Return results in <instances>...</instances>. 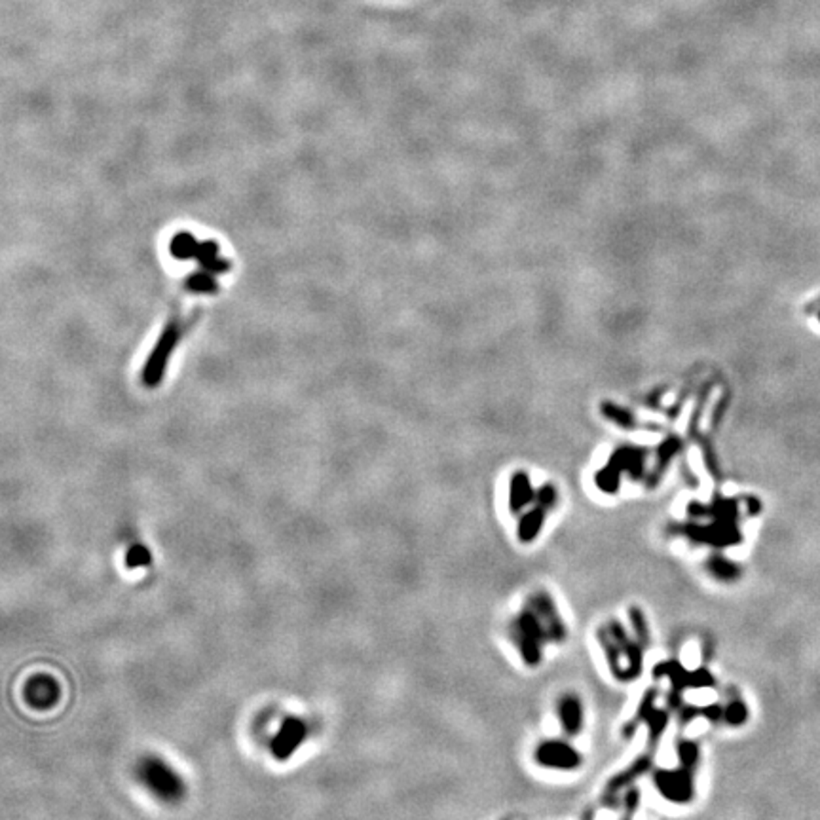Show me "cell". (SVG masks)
I'll use <instances>...</instances> for the list:
<instances>
[{
	"instance_id": "1",
	"label": "cell",
	"mask_w": 820,
	"mask_h": 820,
	"mask_svg": "<svg viewBox=\"0 0 820 820\" xmlns=\"http://www.w3.org/2000/svg\"><path fill=\"white\" fill-rule=\"evenodd\" d=\"M137 779L150 794L167 803H177L184 798L187 784L181 775L160 756H143L137 764Z\"/></svg>"
},
{
	"instance_id": "2",
	"label": "cell",
	"mask_w": 820,
	"mask_h": 820,
	"mask_svg": "<svg viewBox=\"0 0 820 820\" xmlns=\"http://www.w3.org/2000/svg\"><path fill=\"white\" fill-rule=\"evenodd\" d=\"M184 329H187V323L182 320H171L166 325L160 340L156 342V348L152 349L150 357L146 359L145 369H143V384H145L146 388H156L161 382L167 359L173 354L177 342L181 340Z\"/></svg>"
},
{
	"instance_id": "3",
	"label": "cell",
	"mask_w": 820,
	"mask_h": 820,
	"mask_svg": "<svg viewBox=\"0 0 820 820\" xmlns=\"http://www.w3.org/2000/svg\"><path fill=\"white\" fill-rule=\"evenodd\" d=\"M308 733H310V727L302 718H285L279 725L278 733L270 741L271 756L278 762H287L289 758H292L294 752L299 750L302 743L308 739Z\"/></svg>"
},
{
	"instance_id": "4",
	"label": "cell",
	"mask_w": 820,
	"mask_h": 820,
	"mask_svg": "<svg viewBox=\"0 0 820 820\" xmlns=\"http://www.w3.org/2000/svg\"><path fill=\"white\" fill-rule=\"evenodd\" d=\"M59 684L52 676H35L31 678L25 688V699L35 709H52L59 701Z\"/></svg>"
},
{
	"instance_id": "5",
	"label": "cell",
	"mask_w": 820,
	"mask_h": 820,
	"mask_svg": "<svg viewBox=\"0 0 820 820\" xmlns=\"http://www.w3.org/2000/svg\"><path fill=\"white\" fill-rule=\"evenodd\" d=\"M657 786L661 794L672 801H688L693 792V782L688 771H659Z\"/></svg>"
},
{
	"instance_id": "6",
	"label": "cell",
	"mask_w": 820,
	"mask_h": 820,
	"mask_svg": "<svg viewBox=\"0 0 820 820\" xmlns=\"http://www.w3.org/2000/svg\"><path fill=\"white\" fill-rule=\"evenodd\" d=\"M537 762L547 767H556V769H570L579 762L577 752L568 746L566 743L560 741H549L543 743L537 750Z\"/></svg>"
},
{
	"instance_id": "7",
	"label": "cell",
	"mask_w": 820,
	"mask_h": 820,
	"mask_svg": "<svg viewBox=\"0 0 820 820\" xmlns=\"http://www.w3.org/2000/svg\"><path fill=\"white\" fill-rule=\"evenodd\" d=\"M560 722L568 733L576 735L581 727V704L576 697H564L560 702Z\"/></svg>"
},
{
	"instance_id": "8",
	"label": "cell",
	"mask_w": 820,
	"mask_h": 820,
	"mask_svg": "<svg viewBox=\"0 0 820 820\" xmlns=\"http://www.w3.org/2000/svg\"><path fill=\"white\" fill-rule=\"evenodd\" d=\"M196 258L202 262V266L205 270L213 271V274H221V271L228 270L230 268L228 262L216 255L215 242H205V244L200 245V253H198V257Z\"/></svg>"
},
{
	"instance_id": "9",
	"label": "cell",
	"mask_w": 820,
	"mask_h": 820,
	"mask_svg": "<svg viewBox=\"0 0 820 820\" xmlns=\"http://www.w3.org/2000/svg\"><path fill=\"white\" fill-rule=\"evenodd\" d=\"M152 564V553L145 543H132L129 549L125 551V568L127 570H139Z\"/></svg>"
},
{
	"instance_id": "10",
	"label": "cell",
	"mask_w": 820,
	"mask_h": 820,
	"mask_svg": "<svg viewBox=\"0 0 820 820\" xmlns=\"http://www.w3.org/2000/svg\"><path fill=\"white\" fill-rule=\"evenodd\" d=\"M200 245L202 244H198L190 234H179V236H175V239L171 242V253H173V257L187 260V258L198 257Z\"/></svg>"
},
{
	"instance_id": "11",
	"label": "cell",
	"mask_w": 820,
	"mask_h": 820,
	"mask_svg": "<svg viewBox=\"0 0 820 820\" xmlns=\"http://www.w3.org/2000/svg\"><path fill=\"white\" fill-rule=\"evenodd\" d=\"M187 287L190 289L192 292H215V281H213V278L209 276V274H205V271H200V274H194V276H190L187 281Z\"/></svg>"
},
{
	"instance_id": "12",
	"label": "cell",
	"mask_w": 820,
	"mask_h": 820,
	"mask_svg": "<svg viewBox=\"0 0 820 820\" xmlns=\"http://www.w3.org/2000/svg\"><path fill=\"white\" fill-rule=\"evenodd\" d=\"M710 568H712V574H716L720 579H737V576H739L737 566H735L733 562L723 560V558H716V560H712V562H710Z\"/></svg>"
},
{
	"instance_id": "13",
	"label": "cell",
	"mask_w": 820,
	"mask_h": 820,
	"mask_svg": "<svg viewBox=\"0 0 820 820\" xmlns=\"http://www.w3.org/2000/svg\"><path fill=\"white\" fill-rule=\"evenodd\" d=\"M725 718H727V722L733 723V725H741V723L746 722V718H748V709H746V704L741 701H733L727 707V710H725Z\"/></svg>"
},
{
	"instance_id": "14",
	"label": "cell",
	"mask_w": 820,
	"mask_h": 820,
	"mask_svg": "<svg viewBox=\"0 0 820 820\" xmlns=\"http://www.w3.org/2000/svg\"><path fill=\"white\" fill-rule=\"evenodd\" d=\"M680 758H681V764L686 765V767L695 764V758H697L695 746H693L691 743H681L680 744Z\"/></svg>"
}]
</instances>
